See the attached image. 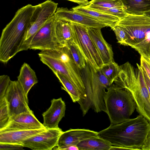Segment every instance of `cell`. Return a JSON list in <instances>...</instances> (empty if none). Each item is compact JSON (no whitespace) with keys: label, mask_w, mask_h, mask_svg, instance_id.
Wrapping results in <instances>:
<instances>
[{"label":"cell","mask_w":150,"mask_h":150,"mask_svg":"<svg viewBox=\"0 0 150 150\" xmlns=\"http://www.w3.org/2000/svg\"><path fill=\"white\" fill-rule=\"evenodd\" d=\"M150 131V123L143 116L110 124L98 132V136L109 142L112 146L126 149L141 150Z\"/></svg>","instance_id":"cell-1"},{"label":"cell","mask_w":150,"mask_h":150,"mask_svg":"<svg viewBox=\"0 0 150 150\" xmlns=\"http://www.w3.org/2000/svg\"><path fill=\"white\" fill-rule=\"evenodd\" d=\"M35 6L27 4L18 9L3 30L0 38V60L7 63L22 51L31 23Z\"/></svg>","instance_id":"cell-2"},{"label":"cell","mask_w":150,"mask_h":150,"mask_svg":"<svg viewBox=\"0 0 150 150\" xmlns=\"http://www.w3.org/2000/svg\"><path fill=\"white\" fill-rule=\"evenodd\" d=\"M135 68L127 62L120 66L119 75L114 82L130 92L135 102L137 112L150 123V97L142 67L137 64Z\"/></svg>","instance_id":"cell-3"},{"label":"cell","mask_w":150,"mask_h":150,"mask_svg":"<svg viewBox=\"0 0 150 150\" xmlns=\"http://www.w3.org/2000/svg\"><path fill=\"white\" fill-rule=\"evenodd\" d=\"M81 72L86 96L84 100L77 102L80 105L83 116L90 108L97 113L106 112L104 101L106 89L113 83L105 76L100 69L95 70L87 63Z\"/></svg>","instance_id":"cell-4"},{"label":"cell","mask_w":150,"mask_h":150,"mask_svg":"<svg viewBox=\"0 0 150 150\" xmlns=\"http://www.w3.org/2000/svg\"><path fill=\"white\" fill-rule=\"evenodd\" d=\"M117 25L127 33L125 45L131 47L141 56L150 58V17L127 14Z\"/></svg>","instance_id":"cell-5"},{"label":"cell","mask_w":150,"mask_h":150,"mask_svg":"<svg viewBox=\"0 0 150 150\" xmlns=\"http://www.w3.org/2000/svg\"><path fill=\"white\" fill-rule=\"evenodd\" d=\"M107 90L104 101L110 124H117L129 119L136 107L130 92L113 83Z\"/></svg>","instance_id":"cell-6"},{"label":"cell","mask_w":150,"mask_h":150,"mask_svg":"<svg viewBox=\"0 0 150 150\" xmlns=\"http://www.w3.org/2000/svg\"><path fill=\"white\" fill-rule=\"evenodd\" d=\"M38 55L40 61L47 66L53 73L57 72L63 75L73 83L83 95L85 99L86 96L85 88L81 70L76 66L71 55L59 61L46 55L39 53Z\"/></svg>","instance_id":"cell-7"},{"label":"cell","mask_w":150,"mask_h":150,"mask_svg":"<svg viewBox=\"0 0 150 150\" xmlns=\"http://www.w3.org/2000/svg\"><path fill=\"white\" fill-rule=\"evenodd\" d=\"M71 23L73 31V40L79 47L86 63L95 70L100 69L104 63L89 35L88 27Z\"/></svg>","instance_id":"cell-8"},{"label":"cell","mask_w":150,"mask_h":150,"mask_svg":"<svg viewBox=\"0 0 150 150\" xmlns=\"http://www.w3.org/2000/svg\"><path fill=\"white\" fill-rule=\"evenodd\" d=\"M58 4L50 0L35 5L30 26L26 34L22 51L27 50L33 37L38 31L54 16Z\"/></svg>","instance_id":"cell-9"},{"label":"cell","mask_w":150,"mask_h":150,"mask_svg":"<svg viewBox=\"0 0 150 150\" xmlns=\"http://www.w3.org/2000/svg\"><path fill=\"white\" fill-rule=\"evenodd\" d=\"M4 97L11 117L23 112L33 113L29 107L28 96L18 80L11 81Z\"/></svg>","instance_id":"cell-10"},{"label":"cell","mask_w":150,"mask_h":150,"mask_svg":"<svg viewBox=\"0 0 150 150\" xmlns=\"http://www.w3.org/2000/svg\"><path fill=\"white\" fill-rule=\"evenodd\" d=\"M54 20V16L38 31L31 41L29 49L42 51L56 49L61 46L55 35Z\"/></svg>","instance_id":"cell-11"},{"label":"cell","mask_w":150,"mask_h":150,"mask_svg":"<svg viewBox=\"0 0 150 150\" xmlns=\"http://www.w3.org/2000/svg\"><path fill=\"white\" fill-rule=\"evenodd\" d=\"M63 132L59 127L46 128L25 140L23 145L32 150H51L57 146L59 138Z\"/></svg>","instance_id":"cell-12"},{"label":"cell","mask_w":150,"mask_h":150,"mask_svg":"<svg viewBox=\"0 0 150 150\" xmlns=\"http://www.w3.org/2000/svg\"><path fill=\"white\" fill-rule=\"evenodd\" d=\"M54 16L60 20L88 28L101 29L108 27L105 24L93 18L67 8H58Z\"/></svg>","instance_id":"cell-13"},{"label":"cell","mask_w":150,"mask_h":150,"mask_svg":"<svg viewBox=\"0 0 150 150\" xmlns=\"http://www.w3.org/2000/svg\"><path fill=\"white\" fill-rule=\"evenodd\" d=\"M45 127L36 117L33 112H23L11 117L8 125L0 132L30 130Z\"/></svg>","instance_id":"cell-14"},{"label":"cell","mask_w":150,"mask_h":150,"mask_svg":"<svg viewBox=\"0 0 150 150\" xmlns=\"http://www.w3.org/2000/svg\"><path fill=\"white\" fill-rule=\"evenodd\" d=\"M50 107L42 114L43 123L47 129L59 128V124L64 117L66 105L61 98H53L51 101Z\"/></svg>","instance_id":"cell-15"},{"label":"cell","mask_w":150,"mask_h":150,"mask_svg":"<svg viewBox=\"0 0 150 150\" xmlns=\"http://www.w3.org/2000/svg\"><path fill=\"white\" fill-rule=\"evenodd\" d=\"M97 136H98V132L89 129H70L63 132L59 138L57 146L55 148L68 145L77 146L79 142L84 140Z\"/></svg>","instance_id":"cell-16"},{"label":"cell","mask_w":150,"mask_h":150,"mask_svg":"<svg viewBox=\"0 0 150 150\" xmlns=\"http://www.w3.org/2000/svg\"><path fill=\"white\" fill-rule=\"evenodd\" d=\"M101 29L88 27L89 35L105 64L114 61V55L111 45L103 38Z\"/></svg>","instance_id":"cell-17"},{"label":"cell","mask_w":150,"mask_h":150,"mask_svg":"<svg viewBox=\"0 0 150 150\" xmlns=\"http://www.w3.org/2000/svg\"><path fill=\"white\" fill-rule=\"evenodd\" d=\"M46 128L44 127L34 129L0 132V143L13 144L23 146V143L25 140Z\"/></svg>","instance_id":"cell-18"},{"label":"cell","mask_w":150,"mask_h":150,"mask_svg":"<svg viewBox=\"0 0 150 150\" xmlns=\"http://www.w3.org/2000/svg\"><path fill=\"white\" fill-rule=\"evenodd\" d=\"M54 27L56 37L59 44L62 46H67L73 39V31L71 23L55 17Z\"/></svg>","instance_id":"cell-19"},{"label":"cell","mask_w":150,"mask_h":150,"mask_svg":"<svg viewBox=\"0 0 150 150\" xmlns=\"http://www.w3.org/2000/svg\"><path fill=\"white\" fill-rule=\"evenodd\" d=\"M72 9L76 11L93 18L111 28L116 25L120 20L117 17L88 8L85 6L79 5L72 8Z\"/></svg>","instance_id":"cell-20"},{"label":"cell","mask_w":150,"mask_h":150,"mask_svg":"<svg viewBox=\"0 0 150 150\" xmlns=\"http://www.w3.org/2000/svg\"><path fill=\"white\" fill-rule=\"evenodd\" d=\"M17 79L27 96L32 87L38 82L35 72L26 63L22 66Z\"/></svg>","instance_id":"cell-21"},{"label":"cell","mask_w":150,"mask_h":150,"mask_svg":"<svg viewBox=\"0 0 150 150\" xmlns=\"http://www.w3.org/2000/svg\"><path fill=\"white\" fill-rule=\"evenodd\" d=\"M127 14L140 15L150 9V1L148 0H120Z\"/></svg>","instance_id":"cell-22"},{"label":"cell","mask_w":150,"mask_h":150,"mask_svg":"<svg viewBox=\"0 0 150 150\" xmlns=\"http://www.w3.org/2000/svg\"><path fill=\"white\" fill-rule=\"evenodd\" d=\"M112 145L98 136L84 140L77 145L79 150H110Z\"/></svg>","instance_id":"cell-23"},{"label":"cell","mask_w":150,"mask_h":150,"mask_svg":"<svg viewBox=\"0 0 150 150\" xmlns=\"http://www.w3.org/2000/svg\"><path fill=\"white\" fill-rule=\"evenodd\" d=\"M54 73L62 85V89L68 93L73 102H77L85 99L84 97L80 91L67 78L58 73L54 72Z\"/></svg>","instance_id":"cell-24"},{"label":"cell","mask_w":150,"mask_h":150,"mask_svg":"<svg viewBox=\"0 0 150 150\" xmlns=\"http://www.w3.org/2000/svg\"><path fill=\"white\" fill-rule=\"evenodd\" d=\"M67 46L77 67L81 70L84 69L86 66V60L79 47L73 39L68 43Z\"/></svg>","instance_id":"cell-25"},{"label":"cell","mask_w":150,"mask_h":150,"mask_svg":"<svg viewBox=\"0 0 150 150\" xmlns=\"http://www.w3.org/2000/svg\"><path fill=\"white\" fill-rule=\"evenodd\" d=\"M100 70L105 76L112 83L118 77L120 66L114 61L104 64Z\"/></svg>","instance_id":"cell-26"},{"label":"cell","mask_w":150,"mask_h":150,"mask_svg":"<svg viewBox=\"0 0 150 150\" xmlns=\"http://www.w3.org/2000/svg\"><path fill=\"white\" fill-rule=\"evenodd\" d=\"M85 6L91 8L95 7L107 8L123 7L120 0H91Z\"/></svg>","instance_id":"cell-27"},{"label":"cell","mask_w":150,"mask_h":150,"mask_svg":"<svg viewBox=\"0 0 150 150\" xmlns=\"http://www.w3.org/2000/svg\"><path fill=\"white\" fill-rule=\"evenodd\" d=\"M11 117L8 104L4 97L0 99V130L8 125Z\"/></svg>","instance_id":"cell-28"},{"label":"cell","mask_w":150,"mask_h":150,"mask_svg":"<svg viewBox=\"0 0 150 150\" xmlns=\"http://www.w3.org/2000/svg\"><path fill=\"white\" fill-rule=\"evenodd\" d=\"M91 9L115 16L118 18L120 20L124 18L127 15L123 7L108 8L95 7Z\"/></svg>","instance_id":"cell-29"},{"label":"cell","mask_w":150,"mask_h":150,"mask_svg":"<svg viewBox=\"0 0 150 150\" xmlns=\"http://www.w3.org/2000/svg\"><path fill=\"white\" fill-rule=\"evenodd\" d=\"M111 29L114 31L116 36L117 42L125 45L127 38V35L125 31L121 27L116 25Z\"/></svg>","instance_id":"cell-30"},{"label":"cell","mask_w":150,"mask_h":150,"mask_svg":"<svg viewBox=\"0 0 150 150\" xmlns=\"http://www.w3.org/2000/svg\"><path fill=\"white\" fill-rule=\"evenodd\" d=\"M11 81L10 77L7 75L0 76V99L4 97Z\"/></svg>","instance_id":"cell-31"},{"label":"cell","mask_w":150,"mask_h":150,"mask_svg":"<svg viewBox=\"0 0 150 150\" xmlns=\"http://www.w3.org/2000/svg\"><path fill=\"white\" fill-rule=\"evenodd\" d=\"M140 66L145 70L150 79V58L141 56Z\"/></svg>","instance_id":"cell-32"},{"label":"cell","mask_w":150,"mask_h":150,"mask_svg":"<svg viewBox=\"0 0 150 150\" xmlns=\"http://www.w3.org/2000/svg\"><path fill=\"white\" fill-rule=\"evenodd\" d=\"M23 146L18 144L0 143V150H23Z\"/></svg>","instance_id":"cell-33"},{"label":"cell","mask_w":150,"mask_h":150,"mask_svg":"<svg viewBox=\"0 0 150 150\" xmlns=\"http://www.w3.org/2000/svg\"><path fill=\"white\" fill-rule=\"evenodd\" d=\"M142 69L145 81L150 97V79L148 77L144 69L142 67Z\"/></svg>","instance_id":"cell-34"},{"label":"cell","mask_w":150,"mask_h":150,"mask_svg":"<svg viewBox=\"0 0 150 150\" xmlns=\"http://www.w3.org/2000/svg\"><path fill=\"white\" fill-rule=\"evenodd\" d=\"M141 150H150V131L148 134Z\"/></svg>","instance_id":"cell-35"},{"label":"cell","mask_w":150,"mask_h":150,"mask_svg":"<svg viewBox=\"0 0 150 150\" xmlns=\"http://www.w3.org/2000/svg\"><path fill=\"white\" fill-rule=\"evenodd\" d=\"M54 149L57 150H79L76 146L73 145H68L59 148H55Z\"/></svg>","instance_id":"cell-36"},{"label":"cell","mask_w":150,"mask_h":150,"mask_svg":"<svg viewBox=\"0 0 150 150\" xmlns=\"http://www.w3.org/2000/svg\"><path fill=\"white\" fill-rule=\"evenodd\" d=\"M78 4L79 6H86L88 5L89 1L88 0H66Z\"/></svg>","instance_id":"cell-37"},{"label":"cell","mask_w":150,"mask_h":150,"mask_svg":"<svg viewBox=\"0 0 150 150\" xmlns=\"http://www.w3.org/2000/svg\"><path fill=\"white\" fill-rule=\"evenodd\" d=\"M144 14L150 17V9L148 10V11L146 12Z\"/></svg>","instance_id":"cell-38"},{"label":"cell","mask_w":150,"mask_h":150,"mask_svg":"<svg viewBox=\"0 0 150 150\" xmlns=\"http://www.w3.org/2000/svg\"><path fill=\"white\" fill-rule=\"evenodd\" d=\"M148 0L150 1V0Z\"/></svg>","instance_id":"cell-39"}]
</instances>
